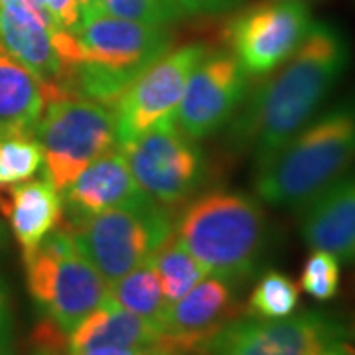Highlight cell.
<instances>
[{"label":"cell","mask_w":355,"mask_h":355,"mask_svg":"<svg viewBox=\"0 0 355 355\" xmlns=\"http://www.w3.org/2000/svg\"><path fill=\"white\" fill-rule=\"evenodd\" d=\"M355 162V97L312 119L268 162L257 168L254 190L277 207L312 202Z\"/></svg>","instance_id":"3957f363"},{"label":"cell","mask_w":355,"mask_h":355,"mask_svg":"<svg viewBox=\"0 0 355 355\" xmlns=\"http://www.w3.org/2000/svg\"><path fill=\"white\" fill-rule=\"evenodd\" d=\"M60 227L67 231L79 253L107 284L148 263L154 251L172 235L170 217L156 200L105 209L89 217H64Z\"/></svg>","instance_id":"8992f818"},{"label":"cell","mask_w":355,"mask_h":355,"mask_svg":"<svg viewBox=\"0 0 355 355\" xmlns=\"http://www.w3.org/2000/svg\"><path fill=\"white\" fill-rule=\"evenodd\" d=\"M176 237L207 275L239 286L253 277L265 253V211L241 191H207L182 209Z\"/></svg>","instance_id":"277c9868"},{"label":"cell","mask_w":355,"mask_h":355,"mask_svg":"<svg viewBox=\"0 0 355 355\" xmlns=\"http://www.w3.org/2000/svg\"><path fill=\"white\" fill-rule=\"evenodd\" d=\"M247 77L233 53L207 51L188 77L172 114L178 128L193 140L219 132L245 101Z\"/></svg>","instance_id":"7c38bea8"},{"label":"cell","mask_w":355,"mask_h":355,"mask_svg":"<svg viewBox=\"0 0 355 355\" xmlns=\"http://www.w3.org/2000/svg\"><path fill=\"white\" fill-rule=\"evenodd\" d=\"M46 8L55 30L69 32L81 18V6L77 0H46Z\"/></svg>","instance_id":"d4e9b609"},{"label":"cell","mask_w":355,"mask_h":355,"mask_svg":"<svg viewBox=\"0 0 355 355\" xmlns=\"http://www.w3.org/2000/svg\"><path fill=\"white\" fill-rule=\"evenodd\" d=\"M77 2H79V6H81V10H83V8H87V6H91V4H93L95 0H77Z\"/></svg>","instance_id":"f546056e"},{"label":"cell","mask_w":355,"mask_h":355,"mask_svg":"<svg viewBox=\"0 0 355 355\" xmlns=\"http://www.w3.org/2000/svg\"><path fill=\"white\" fill-rule=\"evenodd\" d=\"M205 53L207 48L202 44L164 51L130 83L113 107L116 140L121 146L174 114L188 77Z\"/></svg>","instance_id":"8fae6325"},{"label":"cell","mask_w":355,"mask_h":355,"mask_svg":"<svg viewBox=\"0 0 355 355\" xmlns=\"http://www.w3.org/2000/svg\"><path fill=\"white\" fill-rule=\"evenodd\" d=\"M69 355H168L160 352L158 347H95L87 352Z\"/></svg>","instance_id":"4316f807"},{"label":"cell","mask_w":355,"mask_h":355,"mask_svg":"<svg viewBox=\"0 0 355 355\" xmlns=\"http://www.w3.org/2000/svg\"><path fill=\"white\" fill-rule=\"evenodd\" d=\"M121 148L140 190L158 203L174 205L188 200L205 178L202 148L178 128L172 116Z\"/></svg>","instance_id":"9c48e42d"},{"label":"cell","mask_w":355,"mask_h":355,"mask_svg":"<svg viewBox=\"0 0 355 355\" xmlns=\"http://www.w3.org/2000/svg\"><path fill=\"white\" fill-rule=\"evenodd\" d=\"M62 191L69 219L95 216L105 209L139 205L153 200L146 191L140 190L123 150H109L93 160Z\"/></svg>","instance_id":"5bb4252c"},{"label":"cell","mask_w":355,"mask_h":355,"mask_svg":"<svg viewBox=\"0 0 355 355\" xmlns=\"http://www.w3.org/2000/svg\"><path fill=\"white\" fill-rule=\"evenodd\" d=\"M34 139L42 148L46 178L62 191L93 160L113 150V109L46 83V107Z\"/></svg>","instance_id":"5b68a950"},{"label":"cell","mask_w":355,"mask_h":355,"mask_svg":"<svg viewBox=\"0 0 355 355\" xmlns=\"http://www.w3.org/2000/svg\"><path fill=\"white\" fill-rule=\"evenodd\" d=\"M160 326L116 306L107 296L99 308L83 318L67 338V354L95 347H156Z\"/></svg>","instance_id":"e0dca14e"},{"label":"cell","mask_w":355,"mask_h":355,"mask_svg":"<svg viewBox=\"0 0 355 355\" xmlns=\"http://www.w3.org/2000/svg\"><path fill=\"white\" fill-rule=\"evenodd\" d=\"M349 62L352 44L342 28L312 22L296 51L245 101L231 125V146L261 168L316 116Z\"/></svg>","instance_id":"6da1fadb"},{"label":"cell","mask_w":355,"mask_h":355,"mask_svg":"<svg viewBox=\"0 0 355 355\" xmlns=\"http://www.w3.org/2000/svg\"><path fill=\"white\" fill-rule=\"evenodd\" d=\"M107 296L116 306L156 324H160L166 308L170 306L166 302L160 280L150 263H144L123 279L111 282Z\"/></svg>","instance_id":"ffe728a7"},{"label":"cell","mask_w":355,"mask_h":355,"mask_svg":"<svg viewBox=\"0 0 355 355\" xmlns=\"http://www.w3.org/2000/svg\"><path fill=\"white\" fill-rule=\"evenodd\" d=\"M2 237H4V231H2V225H0V241H2Z\"/></svg>","instance_id":"1f68e13d"},{"label":"cell","mask_w":355,"mask_h":355,"mask_svg":"<svg viewBox=\"0 0 355 355\" xmlns=\"http://www.w3.org/2000/svg\"><path fill=\"white\" fill-rule=\"evenodd\" d=\"M349 331L328 312L308 310L286 318H239L211 338L205 355H343Z\"/></svg>","instance_id":"ba28073f"},{"label":"cell","mask_w":355,"mask_h":355,"mask_svg":"<svg viewBox=\"0 0 355 355\" xmlns=\"http://www.w3.org/2000/svg\"><path fill=\"white\" fill-rule=\"evenodd\" d=\"M44 162L38 140L32 137L0 139V196L28 182Z\"/></svg>","instance_id":"7402d4cb"},{"label":"cell","mask_w":355,"mask_h":355,"mask_svg":"<svg viewBox=\"0 0 355 355\" xmlns=\"http://www.w3.org/2000/svg\"><path fill=\"white\" fill-rule=\"evenodd\" d=\"M51 40L62 64L55 85L111 109L170 46L162 26L125 20L95 6L81 10L73 30H53Z\"/></svg>","instance_id":"7a4b0ae2"},{"label":"cell","mask_w":355,"mask_h":355,"mask_svg":"<svg viewBox=\"0 0 355 355\" xmlns=\"http://www.w3.org/2000/svg\"><path fill=\"white\" fill-rule=\"evenodd\" d=\"M300 288L316 300H331L340 291V261L326 251H314L302 268Z\"/></svg>","instance_id":"cb8c5ba5"},{"label":"cell","mask_w":355,"mask_h":355,"mask_svg":"<svg viewBox=\"0 0 355 355\" xmlns=\"http://www.w3.org/2000/svg\"><path fill=\"white\" fill-rule=\"evenodd\" d=\"M235 286L209 277L166 308L156 347L168 355L205 354L207 343L235 314Z\"/></svg>","instance_id":"4fadbf2b"},{"label":"cell","mask_w":355,"mask_h":355,"mask_svg":"<svg viewBox=\"0 0 355 355\" xmlns=\"http://www.w3.org/2000/svg\"><path fill=\"white\" fill-rule=\"evenodd\" d=\"M182 10L188 12H207V10H217L225 6L229 0H176Z\"/></svg>","instance_id":"83f0119b"},{"label":"cell","mask_w":355,"mask_h":355,"mask_svg":"<svg viewBox=\"0 0 355 355\" xmlns=\"http://www.w3.org/2000/svg\"><path fill=\"white\" fill-rule=\"evenodd\" d=\"M32 355H58V354H51V352H48V349H36Z\"/></svg>","instance_id":"4dcf8cb0"},{"label":"cell","mask_w":355,"mask_h":355,"mask_svg":"<svg viewBox=\"0 0 355 355\" xmlns=\"http://www.w3.org/2000/svg\"><path fill=\"white\" fill-rule=\"evenodd\" d=\"M24 266L30 296L67 336L109 294V284L62 227L24 254Z\"/></svg>","instance_id":"52a82bcc"},{"label":"cell","mask_w":355,"mask_h":355,"mask_svg":"<svg viewBox=\"0 0 355 355\" xmlns=\"http://www.w3.org/2000/svg\"><path fill=\"white\" fill-rule=\"evenodd\" d=\"M30 2H32V6H34L36 10H40V12L44 14V16H46V18L51 22L50 14H48V8H46V0H30ZM51 24H53V22H51ZM53 28H55V26H53Z\"/></svg>","instance_id":"f1b7e54d"},{"label":"cell","mask_w":355,"mask_h":355,"mask_svg":"<svg viewBox=\"0 0 355 355\" xmlns=\"http://www.w3.org/2000/svg\"><path fill=\"white\" fill-rule=\"evenodd\" d=\"M300 225L310 249L355 263V172L338 178L306 203Z\"/></svg>","instance_id":"9a60e30c"},{"label":"cell","mask_w":355,"mask_h":355,"mask_svg":"<svg viewBox=\"0 0 355 355\" xmlns=\"http://www.w3.org/2000/svg\"><path fill=\"white\" fill-rule=\"evenodd\" d=\"M0 211L26 254L62 225L64 198L48 178L28 180L0 196Z\"/></svg>","instance_id":"2e32d148"},{"label":"cell","mask_w":355,"mask_h":355,"mask_svg":"<svg viewBox=\"0 0 355 355\" xmlns=\"http://www.w3.org/2000/svg\"><path fill=\"white\" fill-rule=\"evenodd\" d=\"M343 355H355V349H352V352H347V354H343Z\"/></svg>","instance_id":"d6a6232c"},{"label":"cell","mask_w":355,"mask_h":355,"mask_svg":"<svg viewBox=\"0 0 355 355\" xmlns=\"http://www.w3.org/2000/svg\"><path fill=\"white\" fill-rule=\"evenodd\" d=\"M91 6L111 16L153 26L168 24L182 14L176 0H95Z\"/></svg>","instance_id":"603a6c76"},{"label":"cell","mask_w":355,"mask_h":355,"mask_svg":"<svg viewBox=\"0 0 355 355\" xmlns=\"http://www.w3.org/2000/svg\"><path fill=\"white\" fill-rule=\"evenodd\" d=\"M148 263L160 280L168 304L180 300L207 277V270L196 261V257L180 243L174 233L154 251Z\"/></svg>","instance_id":"d6986e66"},{"label":"cell","mask_w":355,"mask_h":355,"mask_svg":"<svg viewBox=\"0 0 355 355\" xmlns=\"http://www.w3.org/2000/svg\"><path fill=\"white\" fill-rule=\"evenodd\" d=\"M12 338V312L6 288L0 282V355H8V345Z\"/></svg>","instance_id":"484cf974"},{"label":"cell","mask_w":355,"mask_h":355,"mask_svg":"<svg viewBox=\"0 0 355 355\" xmlns=\"http://www.w3.org/2000/svg\"><path fill=\"white\" fill-rule=\"evenodd\" d=\"M46 107V83L0 51V139L32 137Z\"/></svg>","instance_id":"ac0fdd59"},{"label":"cell","mask_w":355,"mask_h":355,"mask_svg":"<svg viewBox=\"0 0 355 355\" xmlns=\"http://www.w3.org/2000/svg\"><path fill=\"white\" fill-rule=\"evenodd\" d=\"M298 306V286L279 270H268L257 280L249 296V314L257 318H286Z\"/></svg>","instance_id":"44dd1931"},{"label":"cell","mask_w":355,"mask_h":355,"mask_svg":"<svg viewBox=\"0 0 355 355\" xmlns=\"http://www.w3.org/2000/svg\"><path fill=\"white\" fill-rule=\"evenodd\" d=\"M312 14L302 0H270L231 20L227 42L247 76H268L302 44Z\"/></svg>","instance_id":"30bf717a"}]
</instances>
